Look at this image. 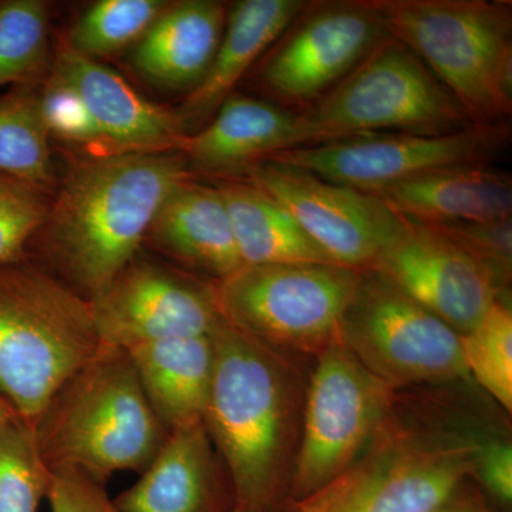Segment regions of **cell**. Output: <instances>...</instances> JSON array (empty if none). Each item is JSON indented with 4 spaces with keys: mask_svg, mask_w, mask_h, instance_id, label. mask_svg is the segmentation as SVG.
Masks as SVG:
<instances>
[{
    "mask_svg": "<svg viewBox=\"0 0 512 512\" xmlns=\"http://www.w3.org/2000/svg\"><path fill=\"white\" fill-rule=\"evenodd\" d=\"M192 178L175 151L106 154L74 165L39 231L67 284L87 299L109 288L137 258L171 192Z\"/></svg>",
    "mask_w": 512,
    "mask_h": 512,
    "instance_id": "obj_1",
    "label": "cell"
},
{
    "mask_svg": "<svg viewBox=\"0 0 512 512\" xmlns=\"http://www.w3.org/2000/svg\"><path fill=\"white\" fill-rule=\"evenodd\" d=\"M212 339L214 375L202 421L227 470L234 505L279 512L301 431L298 379L288 356L225 322Z\"/></svg>",
    "mask_w": 512,
    "mask_h": 512,
    "instance_id": "obj_2",
    "label": "cell"
},
{
    "mask_svg": "<svg viewBox=\"0 0 512 512\" xmlns=\"http://www.w3.org/2000/svg\"><path fill=\"white\" fill-rule=\"evenodd\" d=\"M392 412L352 466L279 512H434L473 477L487 431L436 412Z\"/></svg>",
    "mask_w": 512,
    "mask_h": 512,
    "instance_id": "obj_3",
    "label": "cell"
},
{
    "mask_svg": "<svg viewBox=\"0 0 512 512\" xmlns=\"http://www.w3.org/2000/svg\"><path fill=\"white\" fill-rule=\"evenodd\" d=\"M101 346L90 299L25 258L0 266V394L30 429Z\"/></svg>",
    "mask_w": 512,
    "mask_h": 512,
    "instance_id": "obj_4",
    "label": "cell"
},
{
    "mask_svg": "<svg viewBox=\"0 0 512 512\" xmlns=\"http://www.w3.org/2000/svg\"><path fill=\"white\" fill-rule=\"evenodd\" d=\"M35 433L49 468H72L99 483L120 471H143L170 431L126 350L101 346L56 394Z\"/></svg>",
    "mask_w": 512,
    "mask_h": 512,
    "instance_id": "obj_5",
    "label": "cell"
},
{
    "mask_svg": "<svg viewBox=\"0 0 512 512\" xmlns=\"http://www.w3.org/2000/svg\"><path fill=\"white\" fill-rule=\"evenodd\" d=\"M390 36L426 64L471 123L512 113V6L490 0H372Z\"/></svg>",
    "mask_w": 512,
    "mask_h": 512,
    "instance_id": "obj_6",
    "label": "cell"
},
{
    "mask_svg": "<svg viewBox=\"0 0 512 512\" xmlns=\"http://www.w3.org/2000/svg\"><path fill=\"white\" fill-rule=\"evenodd\" d=\"M471 126L476 124L426 64L390 36L325 96L296 113L286 150L367 134H450Z\"/></svg>",
    "mask_w": 512,
    "mask_h": 512,
    "instance_id": "obj_7",
    "label": "cell"
},
{
    "mask_svg": "<svg viewBox=\"0 0 512 512\" xmlns=\"http://www.w3.org/2000/svg\"><path fill=\"white\" fill-rule=\"evenodd\" d=\"M360 279L336 264L244 265L212 286L231 328L284 355L318 357L338 342Z\"/></svg>",
    "mask_w": 512,
    "mask_h": 512,
    "instance_id": "obj_8",
    "label": "cell"
},
{
    "mask_svg": "<svg viewBox=\"0 0 512 512\" xmlns=\"http://www.w3.org/2000/svg\"><path fill=\"white\" fill-rule=\"evenodd\" d=\"M338 340L394 390L471 382L460 333L373 271H362Z\"/></svg>",
    "mask_w": 512,
    "mask_h": 512,
    "instance_id": "obj_9",
    "label": "cell"
},
{
    "mask_svg": "<svg viewBox=\"0 0 512 512\" xmlns=\"http://www.w3.org/2000/svg\"><path fill=\"white\" fill-rule=\"evenodd\" d=\"M316 359L286 500L315 493L352 466L397 399V390L370 373L339 340Z\"/></svg>",
    "mask_w": 512,
    "mask_h": 512,
    "instance_id": "obj_10",
    "label": "cell"
},
{
    "mask_svg": "<svg viewBox=\"0 0 512 512\" xmlns=\"http://www.w3.org/2000/svg\"><path fill=\"white\" fill-rule=\"evenodd\" d=\"M390 37L372 0H315L286 26L249 73L262 99L308 109Z\"/></svg>",
    "mask_w": 512,
    "mask_h": 512,
    "instance_id": "obj_11",
    "label": "cell"
},
{
    "mask_svg": "<svg viewBox=\"0 0 512 512\" xmlns=\"http://www.w3.org/2000/svg\"><path fill=\"white\" fill-rule=\"evenodd\" d=\"M510 140V123L471 126L450 134H367L281 151L264 160L303 168L332 183L373 194L440 168L494 163Z\"/></svg>",
    "mask_w": 512,
    "mask_h": 512,
    "instance_id": "obj_12",
    "label": "cell"
},
{
    "mask_svg": "<svg viewBox=\"0 0 512 512\" xmlns=\"http://www.w3.org/2000/svg\"><path fill=\"white\" fill-rule=\"evenodd\" d=\"M235 180L268 194L332 262L356 271L372 266L399 225L375 195L293 165L262 160Z\"/></svg>",
    "mask_w": 512,
    "mask_h": 512,
    "instance_id": "obj_13",
    "label": "cell"
},
{
    "mask_svg": "<svg viewBox=\"0 0 512 512\" xmlns=\"http://www.w3.org/2000/svg\"><path fill=\"white\" fill-rule=\"evenodd\" d=\"M90 303L101 345L123 350L212 335L224 322L212 282L137 258Z\"/></svg>",
    "mask_w": 512,
    "mask_h": 512,
    "instance_id": "obj_14",
    "label": "cell"
},
{
    "mask_svg": "<svg viewBox=\"0 0 512 512\" xmlns=\"http://www.w3.org/2000/svg\"><path fill=\"white\" fill-rule=\"evenodd\" d=\"M367 271L392 282L460 335L476 328L495 299L507 295L487 266L439 229L403 218Z\"/></svg>",
    "mask_w": 512,
    "mask_h": 512,
    "instance_id": "obj_15",
    "label": "cell"
},
{
    "mask_svg": "<svg viewBox=\"0 0 512 512\" xmlns=\"http://www.w3.org/2000/svg\"><path fill=\"white\" fill-rule=\"evenodd\" d=\"M52 72L79 93L109 154L181 153L190 137L177 110L138 94L119 73L99 60L60 47Z\"/></svg>",
    "mask_w": 512,
    "mask_h": 512,
    "instance_id": "obj_16",
    "label": "cell"
},
{
    "mask_svg": "<svg viewBox=\"0 0 512 512\" xmlns=\"http://www.w3.org/2000/svg\"><path fill=\"white\" fill-rule=\"evenodd\" d=\"M114 503L121 512H231L234 493L204 421L170 431Z\"/></svg>",
    "mask_w": 512,
    "mask_h": 512,
    "instance_id": "obj_17",
    "label": "cell"
},
{
    "mask_svg": "<svg viewBox=\"0 0 512 512\" xmlns=\"http://www.w3.org/2000/svg\"><path fill=\"white\" fill-rule=\"evenodd\" d=\"M228 9L227 3L218 0L168 3L134 46L131 66L160 89L192 92L214 60Z\"/></svg>",
    "mask_w": 512,
    "mask_h": 512,
    "instance_id": "obj_18",
    "label": "cell"
},
{
    "mask_svg": "<svg viewBox=\"0 0 512 512\" xmlns=\"http://www.w3.org/2000/svg\"><path fill=\"white\" fill-rule=\"evenodd\" d=\"M296 111L234 92L214 117L185 141L192 173L235 180L252 165L288 147Z\"/></svg>",
    "mask_w": 512,
    "mask_h": 512,
    "instance_id": "obj_19",
    "label": "cell"
},
{
    "mask_svg": "<svg viewBox=\"0 0 512 512\" xmlns=\"http://www.w3.org/2000/svg\"><path fill=\"white\" fill-rule=\"evenodd\" d=\"M396 217L420 224L511 218V175L494 163L440 168L373 192Z\"/></svg>",
    "mask_w": 512,
    "mask_h": 512,
    "instance_id": "obj_20",
    "label": "cell"
},
{
    "mask_svg": "<svg viewBox=\"0 0 512 512\" xmlns=\"http://www.w3.org/2000/svg\"><path fill=\"white\" fill-rule=\"evenodd\" d=\"M305 3V0H239L229 6L224 35L210 69L175 109L190 136L214 117Z\"/></svg>",
    "mask_w": 512,
    "mask_h": 512,
    "instance_id": "obj_21",
    "label": "cell"
},
{
    "mask_svg": "<svg viewBox=\"0 0 512 512\" xmlns=\"http://www.w3.org/2000/svg\"><path fill=\"white\" fill-rule=\"evenodd\" d=\"M147 237L181 264L211 276L212 282L244 266L220 190L195 178L171 192Z\"/></svg>",
    "mask_w": 512,
    "mask_h": 512,
    "instance_id": "obj_22",
    "label": "cell"
},
{
    "mask_svg": "<svg viewBox=\"0 0 512 512\" xmlns=\"http://www.w3.org/2000/svg\"><path fill=\"white\" fill-rule=\"evenodd\" d=\"M126 352L165 429L173 431L204 420L214 375L212 335L160 340Z\"/></svg>",
    "mask_w": 512,
    "mask_h": 512,
    "instance_id": "obj_23",
    "label": "cell"
},
{
    "mask_svg": "<svg viewBox=\"0 0 512 512\" xmlns=\"http://www.w3.org/2000/svg\"><path fill=\"white\" fill-rule=\"evenodd\" d=\"M244 265L335 264L282 205L245 180L217 184Z\"/></svg>",
    "mask_w": 512,
    "mask_h": 512,
    "instance_id": "obj_24",
    "label": "cell"
},
{
    "mask_svg": "<svg viewBox=\"0 0 512 512\" xmlns=\"http://www.w3.org/2000/svg\"><path fill=\"white\" fill-rule=\"evenodd\" d=\"M50 134L36 84L0 96V171L49 191L55 184Z\"/></svg>",
    "mask_w": 512,
    "mask_h": 512,
    "instance_id": "obj_25",
    "label": "cell"
},
{
    "mask_svg": "<svg viewBox=\"0 0 512 512\" xmlns=\"http://www.w3.org/2000/svg\"><path fill=\"white\" fill-rule=\"evenodd\" d=\"M161 0H100L74 22L64 46L99 60L136 46L167 6Z\"/></svg>",
    "mask_w": 512,
    "mask_h": 512,
    "instance_id": "obj_26",
    "label": "cell"
},
{
    "mask_svg": "<svg viewBox=\"0 0 512 512\" xmlns=\"http://www.w3.org/2000/svg\"><path fill=\"white\" fill-rule=\"evenodd\" d=\"M49 59V8L42 0L0 2V89L37 84Z\"/></svg>",
    "mask_w": 512,
    "mask_h": 512,
    "instance_id": "obj_27",
    "label": "cell"
},
{
    "mask_svg": "<svg viewBox=\"0 0 512 512\" xmlns=\"http://www.w3.org/2000/svg\"><path fill=\"white\" fill-rule=\"evenodd\" d=\"M461 350L471 382L511 412L512 312L507 295L495 299L476 328L461 335Z\"/></svg>",
    "mask_w": 512,
    "mask_h": 512,
    "instance_id": "obj_28",
    "label": "cell"
},
{
    "mask_svg": "<svg viewBox=\"0 0 512 512\" xmlns=\"http://www.w3.org/2000/svg\"><path fill=\"white\" fill-rule=\"evenodd\" d=\"M49 484L36 433L16 417L0 430V512H39Z\"/></svg>",
    "mask_w": 512,
    "mask_h": 512,
    "instance_id": "obj_29",
    "label": "cell"
},
{
    "mask_svg": "<svg viewBox=\"0 0 512 512\" xmlns=\"http://www.w3.org/2000/svg\"><path fill=\"white\" fill-rule=\"evenodd\" d=\"M49 205L47 191L0 171V266L23 259Z\"/></svg>",
    "mask_w": 512,
    "mask_h": 512,
    "instance_id": "obj_30",
    "label": "cell"
},
{
    "mask_svg": "<svg viewBox=\"0 0 512 512\" xmlns=\"http://www.w3.org/2000/svg\"><path fill=\"white\" fill-rule=\"evenodd\" d=\"M39 100L50 137L90 148L96 151V156L109 154L92 114L79 93L66 80L50 72L49 79L39 89Z\"/></svg>",
    "mask_w": 512,
    "mask_h": 512,
    "instance_id": "obj_31",
    "label": "cell"
},
{
    "mask_svg": "<svg viewBox=\"0 0 512 512\" xmlns=\"http://www.w3.org/2000/svg\"><path fill=\"white\" fill-rule=\"evenodd\" d=\"M487 266L508 291L512 274V218L427 224Z\"/></svg>",
    "mask_w": 512,
    "mask_h": 512,
    "instance_id": "obj_32",
    "label": "cell"
},
{
    "mask_svg": "<svg viewBox=\"0 0 512 512\" xmlns=\"http://www.w3.org/2000/svg\"><path fill=\"white\" fill-rule=\"evenodd\" d=\"M47 501L52 512H121L97 481L72 468H50Z\"/></svg>",
    "mask_w": 512,
    "mask_h": 512,
    "instance_id": "obj_33",
    "label": "cell"
},
{
    "mask_svg": "<svg viewBox=\"0 0 512 512\" xmlns=\"http://www.w3.org/2000/svg\"><path fill=\"white\" fill-rule=\"evenodd\" d=\"M476 477L485 491L507 505L512 500V447L510 439L500 434L487 433L478 448Z\"/></svg>",
    "mask_w": 512,
    "mask_h": 512,
    "instance_id": "obj_34",
    "label": "cell"
},
{
    "mask_svg": "<svg viewBox=\"0 0 512 512\" xmlns=\"http://www.w3.org/2000/svg\"><path fill=\"white\" fill-rule=\"evenodd\" d=\"M434 512H494L483 497V494L476 488L468 487L467 483L451 495L450 498L440 505Z\"/></svg>",
    "mask_w": 512,
    "mask_h": 512,
    "instance_id": "obj_35",
    "label": "cell"
},
{
    "mask_svg": "<svg viewBox=\"0 0 512 512\" xmlns=\"http://www.w3.org/2000/svg\"><path fill=\"white\" fill-rule=\"evenodd\" d=\"M19 417L16 414L15 410L12 409V406L5 399H3L2 394H0V430L6 426V424L10 423L13 419Z\"/></svg>",
    "mask_w": 512,
    "mask_h": 512,
    "instance_id": "obj_36",
    "label": "cell"
},
{
    "mask_svg": "<svg viewBox=\"0 0 512 512\" xmlns=\"http://www.w3.org/2000/svg\"><path fill=\"white\" fill-rule=\"evenodd\" d=\"M231 512H261L256 510H249V508L238 507V505H234Z\"/></svg>",
    "mask_w": 512,
    "mask_h": 512,
    "instance_id": "obj_37",
    "label": "cell"
}]
</instances>
